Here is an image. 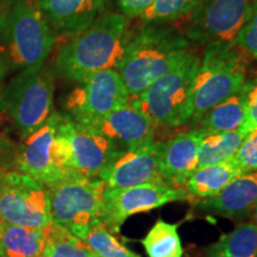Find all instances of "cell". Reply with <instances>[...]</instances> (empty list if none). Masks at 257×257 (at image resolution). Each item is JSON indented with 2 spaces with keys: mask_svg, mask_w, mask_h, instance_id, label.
<instances>
[{
  "mask_svg": "<svg viewBox=\"0 0 257 257\" xmlns=\"http://www.w3.org/2000/svg\"><path fill=\"white\" fill-rule=\"evenodd\" d=\"M0 36L14 68H37L44 64L56 36L34 0H11L0 12Z\"/></svg>",
  "mask_w": 257,
  "mask_h": 257,
  "instance_id": "3957f363",
  "label": "cell"
},
{
  "mask_svg": "<svg viewBox=\"0 0 257 257\" xmlns=\"http://www.w3.org/2000/svg\"><path fill=\"white\" fill-rule=\"evenodd\" d=\"M257 205V170L244 172L213 197L200 199L197 206L201 212L229 218L251 213Z\"/></svg>",
  "mask_w": 257,
  "mask_h": 257,
  "instance_id": "ac0fdd59",
  "label": "cell"
},
{
  "mask_svg": "<svg viewBox=\"0 0 257 257\" xmlns=\"http://www.w3.org/2000/svg\"><path fill=\"white\" fill-rule=\"evenodd\" d=\"M54 34L76 37L94 23L105 0H34Z\"/></svg>",
  "mask_w": 257,
  "mask_h": 257,
  "instance_id": "e0dca14e",
  "label": "cell"
},
{
  "mask_svg": "<svg viewBox=\"0 0 257 257\" xmlns=\"http://www.w3.org/2000/svg\"><path fill=\"white\" fill-rule=\"evenodd\" d=\"M191 53L188 38L162 23L147 24L131 36L117 72L130 96L175 69Z\"/></svg>",
  "mask_w": 257,
  "mask_h": 257,
  "instance_id": "7a4b0ae2",
  "label": "cell"
},
{
  "mask_svg": "<svg viewBox=\"0 0 257 257\" xmlns=\"http://www.w3.org/2000/svg\"><path fill=\"white\" fill-rule=\"evenodd\" d=\"M125 17H140L155 0H117Z\"/></svg>",
  "mask_w": 257,
  "mask_h": 257,
  "instance_id": "4dcf8cb0",
  "label": "cell"
},
{
  "mask_svg": "<svg viewBox=\"0 0 257 257\" xmlns=\"http://www.w3.org/2000/svg\"><path fill=\"white\" fill-rule=\"evenodd\" d=\"M201 0H155L140 19L146 24L168 23L188 16Z\"/></svg>",
  "mask_w": 257,
  "mask_h": 257,
  "instance_id": "484cf974",
  "label": "cell"
},
{
  "mask_svg": "<svg viewBox=\"0 0 257 257\" xmlns=\"http://www.w3.org/2000/svg\"><path fill=\"white\" fill-rule=\"evenodd\" d=\"M248 135L242 127L229 133L206 135L199 146L197 168L232 159Z\"/></svg>",
  "mask_w": 257,
  "mask_h": 257,
  "instance_id": "603a6c76",
  "label": "cell"
},
{
  "mask_svg": "<svg viewBox=\"0 0 257 257\" xmlns=\"http://www.w3.org/2000/svg\"><path fill=\"white\" fill-rule=\"evenodd\" d=\"M54 79L43 66L22 70L0 93V111L27 138L54 113Z\"/></svg>",
  "mask_w": 257,
  "mask_h": 257,
  "instance_id": "52a82bcc",
  "label": "cell"
},
{
  "mask_svg": "<svg viewBox=\"0 0 257 257\" xmlns=\"http://www.w3.org/2000/svg\"><path fill=\"white\" fill-rule=\"evenodd\" d=\"M200 59L192 51L181 63L133 96L157 127H178L192 119L193 91Z\"/></svg>",
  "mask_w": 257,
  "mask_h": 257,
  "instance_id": "8992f818",
  "label": "cell"
},
{
  "mask_svg": "<svg viewBox=\"0 0 257 257\" xmlns=\"http://www.w3.org/2000/svg\"><path fill=\"white\" fill-rule=\"evenodd\" d=\"M142 244L149 257H182V244L178 225L157 220Z\"/></svg>",
  "mask_w": 257,
  "mask_h": 257,
  "instance_id": "d4e9b609",
  "label": "cell"
},
{
  "mask_svg": "<svg viewBox=\"0 0 257 257\" xmlns=\"http://www.w3.org/2000/svg\"><path fill=\"white\" fill-rule=\"evenodd\" d=\"M232 159L243 173L257 170V130L246 136Z\"/></svg>",
  "mask_w": 257,
  "mask_h": 257,
  "instance_id": "f1b7e54d",
  "label": "cell"
},
{
  "mask_svg": "<svg viewBox=\"0 0 257 257\" xmlns=\"http://www.w3.org/2000/svg\"><path fill=\"white\" fill-rule=\"evenodd\" d=\"M59 127L69 143L75 172L99 178L101 172L121 150L94 128L78 123L68 114H61Z\"/></svg>",
  "mask_w": 257,
  "mask_h": 257,
  "instance_id": "4fadbf2b",
  "label": "cell"
},
{
  "mask_svg": "<svg viewBox=\"0 0 257 257\" xmlns=\"http://www.w3.org/2000/svg\"><path fill=\"white\" fill-rule=\"evenodd\" d=\"M4 72H5V68H4V63H3V60H2V57H0V81H2V79H3V75H4Z\"/></svg>",
  "mask_w": 257,
  "mask_h": 257,
  "instance_id": "d6a6232c",
  "label": "cell"
},
{
  "mask_svg": "<svg viewBox=\"0 0 257 257\" xmlns=\"http://www.w3.org/2000/svg\"><path fill=\"white\" fill-rule=\"evenodd\" d=\"M207 257H257V226L240 224L206 249Z\"/></svg>",
  "mask_w": 257,
  "mask_h": 257,
  "instance_id": "7402d4cb",
  "label": "cell"
},
{
  "mask_svg": "<svg viewBox=\"0 0 257 257\" xmlns=\"http://www.w3.org/2000/svg\"><path fill=\"white\" fill-rule=\"evenodd\" d=\"M95 257H98V256H96V255H95Z\"/></svg>",
  "mask_w": 257,
  "mask_h": 257,
  "instance_id": "836d02e7",
  "label": "cell"
},
{
  "mask_svg": "<svg viewBox=\"0 0 257 257\" xmlns=\"http://www.w3.org/2000/svg\"><path fill=\"white\" fill-rule=\"evenodd\" d=\"M41 257H95L82 239L59 225L51 224L46 229Z\"/></svg>",
  "mask_w": 257,
  "mask_h": 257,
  "instance_id": "cb8c5ba5",
  "label": "cell"
},
{
  "mask_svg": "<svg viewBox=\"0 0 257 257\" xmlns=\"http://www.w3.org/2000/svg\"><path fill=\"white\" fill-rule=\"evenodd\" d=\"M46 230L0 220V257H41Z\"/></svg>",
  "mask_w": 257,
  "mask_h": 257,
  "instance_id": "44dd1931",
  "label": "cell"
},
{
  "mask_svg": "<svg viewBox=\"0 0 257 257\" xmlns=\"http://www.w3.org/2000/svg\"><path fill=\"white\" fill-rule=\"evenodd\" d=\"M205 136L206 134L197 127L161 144L160 172L165 184L185 188L186 181L198 167L199 146Z\"/></svg>",
  "mask_w": 257,
  "mask_h": 257,
  "instance_id": "2e32d148",
  "label": "cell"
},
{
  "mask_svg": "<svg viewBox=\"0 0 257 257\" xmlns=\"http://www.w3.org/2000/svg\"><path fill=\"white\" fill-rule=\"evenodd\" d=\"M191 198L185 188L167 184H144L123 189L105 187L102 225L110 232L118 233L124 221L134 214Z\"/></svg>",
  "mask_w": 257,
  "mask_h": 257,
  "instance_id": "7c38bea8",
  "label": "cell"
},
{
  "mask_svg": "<svg viewBox=\"0 0 257 257\" xmlns=\"http://www.w3.org/2000/svg\"><path fill=\"white\" fill-rule=\"evenodd\" d=\"M245 83L238 92L208 110L198 121L206 135L238 130L245 121Z\"/></svg>",
  "mask_w": 257,
  "mask_h": 257,
  "instance_id": "ffe728a7",
  "label": "cell"
},
{
  "mask_svg": "<svg viewBox=\"0 0 257 257\" xmlns=\"http://www.w3.org/2000/svg\"><path fill=\"white\" fill-rule=\"evenodd\" d=\"M160 142L153 141L121 152L102 170L99 179L106 187L123 189L144 184H165L160 172Z\"/></svg>",
  "mask_w": 257,
  "mask_h": 257,
  "instance_id": "5bb4252c",
  "label": "cell"
},
{
  "mask_svg": "<svg viewBox=\"0 0 257 257\" xmlns=\"http://www.w3.org/2000/svg\"><path fill=\"white\" fill-rule=\"evenodd\" d=\"M242 173L233 159L201 167L195 169L189 176L185 189L193 198L213 197Z\"/></svg>",
  "mask_w": 257,
  "mask_h": 257,
  "instance_id": "d6986e66",
  "label": "cell"
},
{
  "mask_svg": "<svg viewBox=\"0 0 257 257\" xmlns=\"http://www.w3.org/2000/svg\"><path fill=\"white\" fill-rule=\"evenodd\" d=\"M131 36L124 15L107 14L96 18L57 53L54 63L57 75L81 82L101 70H117Z\"/></svg>",
  "mask_w": 257,
  "mask_h": 257,
  "instance_id": "6da1fadb",
  "label": "cell"
},
{
  "mask_svg": "<svg viewBox=\"0 0 257 257\" xmlns=\"http://www.w3.org/2000/svg\"><path fill=\"white\" fill-rule=\"evenodd\" d=\"M0 220L46 230L53 224L46 186L21 172H0Z\"/></svg>",
  "mask_w": 257,
  "mask_h": 257,
  "instance_id": "9c48e42d",
  "label": "cell"
},
{
  "mask_svg": "<svg viewBox=\"0 0 257 257\" xmlns=\"http://www.w3.org/2000/svg\"><path fill=\"white\" fill-rule=\"evenodd\" d=\"M253 0H201L189 14L186 37L195 43H232L245 23Z\"/></svg>",
  "mask_w": 257,
  "mask_h": 257,
  "instance_id": "30bf717a",
  "label": "cell"
},
{
  "mask_svg": "<svg viewBox=\"0 0 257 257\" xmlns=\"http://www.w3.org/2000/svg\"><path fill=\"white\" fill-rule=\"evenodd\" d=\"M128 100L130 95L117 70L106 69L79 82L67 98L66 107L74 120L88 125Z\"/></svg>",
  "mask_w": 257,
  "mask_h": 257,
  "instance_id": "8fae6325",
  "label": "cell"
},
{
  "mask_svg": "<svg viewBox=\"0 0 257 257\" xmlns=\"http://www.w3.org/2000/svg\"><path fill=\"white\" fill-rule=\"evenodd\" d=\"M60 117L54 112L40 128L24 138L16 155L19 172L46 187L76 173L69 143L59 127Z\"/></svg>",
  "mask_w": 257,
  "mask_h": 257,
  "instance_id": "ba28073f",
  "label": "cell"
},
{
  "mask_svg": "<svg viewBox=\"0 0 257 257\" xmlns=\"http://www.w3.org/2000/svg\"><path fill=\"white\" fill-rule=\"evenodd\" d=\"M86 126L104 135L121 152L136 149L153 142L156 128L149 115L133 96H130V100L125 105Z\"/></svg>",
  "mask_w": 257,
  "mask_h": 257,
  "instance_id": "9a60e30c",
  "label": "cell"
},
{
  "mask_svg": "<svg viewBox=\"0 0 257 257\" xmlns=\"http://www.w3.org/2000/svg\"><path fill=\"white\" fill-rule=\"evenodd\" d=\"M246 55L233 43H210L195 76L193 91V120H199L208 110L238 92L245 83Z\"/></svg>",
  "mask_w": 257,
  "mask_h": 257,
  "instance_id": "277c9868",
  "label": "cell"
},
{
  "mask_svg": "<svg viewBox=\"0 0 257 257\" xmlns=\"http://www.w3.org/2000/svg\"><path fill=\"white\" fill-rule=\"evenodd\" d=\"M245 121L242 128L245 133L257 130V78L245 82Z\"/></svg>",
  "mask_w": 257,
  "mask_h": 257,
  "instance_id": "f546056e",
  "label": "cell"
},
{
  "mask_svg": "<svg viewBox=\"0 0 257 257\" xmlns=\"http://www.w3.org/2000/svg\"><path fill=\"white\" fill-rule=\"evenodd\" d=\"M251 216H252V223L257 226V205L253 207V210L251 211Z\"/></svg>",
  "mask_w": 257,
  "mask_h": 257,
  "instance_id": "1f68e13d",
  "label": "cell"
},
{
  "mask_svg": "<svg viewBox=\"0 0 257 257\" xmlns=\"http://www.w3.org/2000/svg\"><path fill=\"white\" fill-rule=\"evenodd\" d=\"M245 55L257 60V0H253L245 23L232 42Z\"/></svg>",
  "mask_w": 257,
  "mask_h": 257,
  "instance_id": "83f0119b",
  "label": "cell"
},
{
  "mask_svg": "<svg viewBox=\"0 0 257 257\" xmlns=\"http://www.w3.org/2000/svg\"><path fill=\"white\" fill-rule=\"evenodd\" d=\"M105 187L102 180L78 172L48 186L53 224L82 239L92 227L102 225Z\"/></svg>",
  "mask_w": 257,
  "mask_h": 257,
  "instance_id": "5b68a950",
  "label": "cell"
},
{
  "mask_svg": "<svg viewBox=\"0 0 257 257\" xmlns=\"http://www.w3.org/2000/svg\"><path fill=\"white\" fill-rule=\"evenodd\" d=\"M82 240L98 257H140L123 245L104 225L92 227Z\"/></svg>",
  "mask_w": 257,
  "mask_h": 257,
  "instance_id": "4316f807",
  "label": "cell"
}]
</instances>
